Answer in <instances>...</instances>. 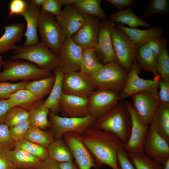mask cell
Returning <instances> with one entry per match:
<instances>
[{"mask_svg": "<svg viewBox=\"0 0 169 169\" xmlns=\"http://www.w3.org/2000/svg\"><path fill=\"white\" fill-rule=\"evenodd\" d=\"M97 168L104 165L118 169L117 156L124 143L115 134L99 130L94 125L81 135Z\"/></svg>", "mask_w": 169, "mask_h": 169, "instance_id": "cell-1", "label": "cell"}, {"mask_svg": "<svg viewBox=\"0 0 169 169\" xmlns=\"http://www.w3.org/2000/svg\"><path fill=\"white\" fill-rule=\"evenodd\" d=\"M94 126L115 134L125 144L129 138L131 127V116L125 102L119 101L110 111L96 119Z\"/></svg>", "mask_w": 169, "mask_h": 169, "instance_id": "cell-2", "label": "cell"}, {"mask_svg": "<svg viewBox=\"0 0 169 169\" xmlns=\"http://www.w3.org/2000/svg\"><path fill=\"white\" fill-rule=\"evenodd\" d=\"M13 53L12 59L26 60L51 72L59 66L58 56L41 42L33 45L16 46Z\"/></svg>", "mask_w": 169, "mask_h": 169, "instance_id": "cell-3", "label": "cell"}, {"mask_svg": "<svg viewBox=\"0 0 169 169\" xmlns=\"http://www.w3.org/2000/svg\"><path fill=\"white\" fill-rule=\"evenodd\" d=\"M0 72V82L28 81L42 79L53 75L52 72L38 68L28 61L7 59L3 61Z\"/></svg>", "mask_w": 169, "mask_h": 169, "instance_id": "cell-4", "label": "cell"}, {"mask_svg": "<svg viewBox=\"0 0 169 169\" xmlns=\"http://www.w3.org/2000/svg\"><path fill=\"white\" fill-rule=\"evenodd\" d=\"M128 73L118 64H103L90 79L96 89L120 91L126 81Z\"/></svg>", "mask_w": 169, "mask_h": 169, "instance_id": "cell-5", "label": "cell"}, {"mask_svg": "<svg viewBox=\"0 0 169 169\" xmlns=\"http://www.w3.org/2000/svg\"><path fill=\"white\" fill-rule=\"evenodd\" d=\"M50 131L55 138L62 139L65 133L73 132L81 135L93 126L96 119L89 114L80 118L60 116L50 111L49 113Z\"/></svg>", "mask_w": 169, "mask_h": 169, "instance_id": "cell-6", "label": "cell"}, {"mask_svg": "<svg viewBox=\"0 0 169 169\" xmlns=\"http://www.w3.org/2000/svg\"><path fill=\"white\" fill-rule=\"evenodd\" d=\"M111 36L117 64L128 73L136 60L138 48L116 25L112 31Z\"/></svg>", "mask_w": 169, "mask_h": 169, "instance_id": "cell-7", "label": "cell"}, {"mask_svg": "<svg viewBox=\"0 0 169 169\" xmlns=\"http://www.w3.org/2000/svg\"><path fill=\"white\" fill-rule=\"evenodd\" d=\"M38 29L41 38L40 42L58 55L65 38L54 16L40 10Z\"/></svg>", "mask_w": 169, "mask_h": 169, "instance_id": "cell-8", "label": "cell"}, {"mask_svg": "<svg viewBox=\"0 0 169 169\" xmlns=\"http://www.w3.org/2000/svg\"><path fill=\"white\" fill-rule=\"evenodd\" d=\"M141 68L136 60L128 73L125 84L119 94L120 100L144 91L158 93L160 76L153 79H144L139 76Z\"/></svg>", "mask_w": 169, "mask_h": 169, "instance_id": "cell-9", "label": "cell"}, {"mask_svg": "<svg viewBox=\"0 0 169 169\" xmlns=\"http://www.w3.org/2000/svg\"><path fill=\"white\" fill-rule=\"evenodd\" d=\"M118 92L107 90L96 89L88 98L90 115L96 120L113 109L120 100Z\"/></svg>", "mask_w": 169, "mask_h": 169, "instance_id": "cell-10", "label": "cell"}, {"mask_svg": "<svg viewBox=\"0 0 169 169\" xmlns=\"http://www.w3.org/2000/svg\"><path fill=\"white\" fill-rule=\"evenodd\" d=\"M125 105L131 116V127L129 138L124 144V149L127 152L143 153L150 125L144 124L140 121L131 102H125Z\"/></svg>", "mask_w": 169, "mask_h": 169, "instance_id": "cell-11", "label": "cell"}, {"mask_svg": "<svg viewBox=\"0 0 169 169\" xmlns=\"http://www.w3.org/2000/svg\"><path fill=\"white\" fill-rule=\"evenodd\" d=\"M131 97L132 105L139 119L143 124L149 125L154 113L161 103L158 93L144 91Z\"/></svg>", "mask_w": 169, "mask_h": 169, "instance_id": "cell-12", "label": "cell"}, {"mask_svg": "<svg viewBox=\"0 0 169 169\" xmlns=\"http://www.w3.org/2000/svg\"><path fill=\"white\" fill-rule=\"evenodd\" d=\"M115 25L107 19L101 21L97 42L94 49L103 64L110 63L117 64L111 36Z\"/></svg>", "mask_w": 169, "mask_h": 169, "instance_id": "cell-13", "label": "cell"}, {"mask_svg": "<svg viewBox=\"0 0 169 169\" xmlns=\"http://www.w3.org/2000/svg\"><path fill=\"white\" fill-rule=\"evenodd\" d=\"M63 140L68 146L79 169L98 168L89 151L84 145L80 134L73 132L65 133Z\"/></svg>", "mask_w": 169, "mask_h": 169, "instance_id": "cell-14", "label": "cell"}, {"mask_svg": "<svg viewBox=\"0 0 169 169\" xmlns=\"http://www.w3.org/2000/svg\"><path fill=\"white\" fill-rule=\"evenodd\" d=\"M63 93L88 98L95 90L91 80L79 71L64 74Z\"/></svg>", "mask_w": 169, "mask_h": 169, "instance_id": "cell-15", "label": "cell"}, {"mask_svg": "<svg viewBox=\"0 0 169 169\" xmlns=\"http://www.w3.org/2000/svg\"><path fill=\"white\" fill-rule=\"evenodd\" d=\"M83 49L71 38H66L59 51V67L64 74L79 71Z\"/></svg>", "mask_w": 169, "mask_h": 169, "instance_id": "cell-16", "label": "cell"}, {"mask_svg": "<svg viewBox=\"0 0 169 169\" xmlns=\"http://www.w3.org/2000/svg\"><path fill=\"white\" fill-rule=\"evenodd\" d=\"M85 14L74 5L65 6L61 14L55 17V20L64 38H71L82 25Z\"/></svg>", "mask_w": 169, "mask_h": 169, "instance_id": "cell-17", "label": "cell"}, {"mask_svg": "<svg viewBox=\"0 0 169 169\" xmlns=\"http://www.w3.org/2000/svg\"><path fill=\"white\" fill-rule=\"evenodd\" d=\"M101 19L85 14L84 22L71 38L77 45L84 48H94L97 42Z\"/></svg>", "mask_w": 169, "mask_h": 169, "instance_id": "cell-18", "label": "cell"}, {"mask_svg": "<svg viewBox=\"0 0 169 169\" xmlns=\"http://www.w3.org/2000/svg\"><path fill=\"white\" fill-rule=\"evenodd\" d=\"M144 153L163 165L169 159V143L149 126L145 143Z\"/></svg>", "mask_w": 169, "mask_h": 169, "instance_id": "cell-19", "label": "cell"}, {"mask_svg": "<svg viewBox=\"0 0 169 169\" xmlns=\"http://www.w3.org/2000/svg\"><path fill=\"white\" fill-rule=\"evenodd\" d=\"M59 110L62 117L80 118L89 115L88 98L63 93L59 103Z\"/></svg>", "mask_w": 169, "mask_h": 169, "instance_id": "cell-20", "label": "cell"}, {"mask_svg": "<svg viewBox=\"0 0 169 169\" xmlns=\"http://www.w3.org/2000/svg\"><path fill=\"white\" fill-rule=\"evenodd\" d=\"M27 3L26 8L21 15L23 17L27 23L26 30L23 34L26 38L23 44L25 46L35 45L39 43L37 30L40 9Z\"/></svg>", "mask_w": 169, "mask_h": 169, "instance_id": "cell-21", "label": "cell"}, {"mask_svg": "<svg viewBox=\"0 0 169 169\" xmlns=\"http://www.w3.org/2000/svg\"><path fill=\"white\" fill-rule=\"evenodd\" d=\"M3 28L4 32L0 37L1 54L13 50L15 44L22 41L25 25L23 23H12L3 26Z\"/></svg>", "mask_w": 169, "mask_h": 169, "instance_id": "cell-22", "label": "cell"}, {"mask_svg": "<svg viewBox=\"0 0 169 169\" xmlns=\"http://www.w3.org/2000/svg\"><path fill=\"white\" fill-rule=\"evenodd\" d=\"M116 26L128 36L138 48L151 40L161 38L163 32L162 28L156 26L141 30L127 27L120 24Z\"/></svg>", "mask_w": 169, "mask_h": 169, "instance_id": "cell-23", "label": "cell"}, {"mask_svg": "<svg viewBox=\"0 0 169 169\" xmlns=\"http://www.w3.org/2000/svg\"><path fill=\"white\" fill-rule=\"evenodd\" d=\"M149 125L169 143V104L161 103L154 113Z\"/></svg>", "mask_w": 169, "mask_h": 169, "instance_id": "cell-24", "label": "cell"}, {"mask_svg": "<svg viewBox=\"0 0 169 169\" xmlns=\"http://www.w3.org/2000/svg\"><path fill=\"white\" fill-rule=\"evenodd\" d=\"M103 64L93 48L83 49L79 71L90 79Z\"/></svg>", "mask_w": 169, "mask_h": 169, "instance_id": "cell-25", "label": "cell"}, {"mask_svg": "<svg viewBox=\"0 0 169 169\" xmlns=\"http://www.w3.org/2000/svg\"><path fill=\"white\" fill-rule=\"evenodd\" d=\"M53 72L55 76L54 82L49 96L44 103L50 111L57 115L59 112V103L63 93L62 82L64 74L59 66Z\"/></svg>", "mask_w": 169, "mask_h": 169, "instance_id": "cell-26", "label": "cell"}, {"mask_svg": "<svg viewBox=\"0 0 169 169\" xmlns=\"http://www.w3.org/2000/svg\"><path fill=\"white\" fill-rule=\"evenodd\" d=\"M6 155L18 169L35 168L41 161L38 157L19 148H15L8 151Z\"/></svg>", "mask_w": 169, "mask_h": 169, "instance_id": "cell-27", "label": "cell"}, {"mask_svg": "<svg viewBox=\"0 0 169 169\" xmlns=\"http://www.w3.org/2000/svg\"><path fill=\"white\" fill-rule=\"evenodd\" d=\"M107 19L113 23L118 22L127 25L130 28H137L143 26L149 28L151 25L141 19L133 12L132 8H127L110 14Z\"/></svg>", "mask_w": 169, "mask_h": 169, "instance_id": "cell-28", "label": "cell"}, {"mask_svg": "<svg viewBox=\"0 0 169 169\" xmlns=\"http://www.w3.org/2000/svg\"><path fill=\"white\" fill-rule=\"evenodd\" d=\"M49 110L41 100L35 106L28 111V119L31 126L38 128L42 130L50 127L48 119Z\"/></svg>", "mask_w": 169, "mask_h": 169, "instance_id": "cell-29", "label": "cell"}, {"mask_svg": "<svg viewBox=\"0 0 169 169\" xmlns=\"http://www.w3.org/2000/svg\"><path fill=\"white\" fill-rule=\"evenodd\" d=\"M7 100L13 107L18 106L28 111L35 106L42 100L25 89L17 91Z\"/></svg>", "mask_w": 169, "mask_h": 169, "instance_id": "cell-30", "label": "cell"}, {"mask_svg": "<svg viewBox=\"0 0 169 169\" xmlns=\"http://www.w3.org/2000/svg\"><path fill=\"white\" fill-rule=\"evenodd\" d=\"M136 60L141 69L153 74L154 77L160 76L157 71L156 59L151 52L146 44L138 48Z\"/></svg>", "mask_w": 169, "mask_h": 169, "instance_id": "cell-31", "label": "cell"}, {"mask_svg": "<svg viewBox=\"0 0 169 169\" xmlns=\"http://www.w3.org/2000/svg\"><path fill=\"white\" fill-rule=\"evenodd\" d=\"M49 157L59 163L72 161L73 156L64 140L56 139L47 149Z\"/></svg>", "mask_w": 169, "mask_h": 169, "instance_id": "cell-32", "label": "cell"}, {"mask_svg": "<svg viewBox=\"0 0 169 169\" xmlns=\"http://www.w3.org/2000/svg\"><path fill=\"white\" fill-rule=\"evenodd\" d=\"M101 0H75L72 4L83 14L103 20L106 19V15L101 7Z\"/></svg>", "mask_w": 169, "mask_h": 169, "instance_id": "cell-33", "label": "cell"}, {"mask_svg": "<svg viewBox=\"0 0 169 169\" xmlns=\"http://www.w3.org/2000/svg\"><path fill=\"white\" fill-rule=\"evenodd\" d=\"M55 79L54 74L51 76L33 80L27 85L25 89L31 92L35 95L42 100L49 94L53 86Z\"/></svg>", "mask_w": 169, "mask_h": 169, "instance_id": "cell-34", "label": "cell"}, {"mask_svg": "<svg viewBox=\"0 0 169 169\" xmlns=\"http://www.w3.org/2000/svg\"><path fill=\"white\" fill-rule=\"evenodd\" d=\"M25 139L47 149L55 140L50 130L44 131L38 128L30 126L24 137Z\"/></svg>", "mask_w": 169, "mask_h": 169, "instance_id": "cell-35", "label": "cell"}, {"mask_svg": "<svg viewBox=\"0 0 169 169\" xmlns=\"http://www.w3.org/2000/svg\"><path fill=\"white\" fill-rule=\"evenodd\" d=\"M161 48L156 59L157 68L160 77L169 79V55L167 49L168 41L161 38Z\"/></svg>", "mask_w": 169, "mask_h": 169, "instance_id": "cell-36", "label": "cell"}, {"mask_svg": "<svg viewBox=\"0 0 169 169\" xmlns=\"http://www.w3.org/2000/svg\"><path fill=\"white\" fill-rule=\"evenodd\" d=\"M135 169H164V166L143 153L127 152Z\"/></svg>", "mask_w": 169, "mask_h": 169, "instance_id": "cell-37", "label": "cell"}, {"mask_svg": "<svg viewBox=\"0 0 169 169\" xmlns=\"http://www.w3.org/2000/svg\"><path fill=\"white\" fill-rule=\"evenodd\" d=\"M15 148L22 149L43 161L48 157L47 149L23 139L15 142Z\"/></svg>", "mask_w": 169, "mask_h": 169, "instance_id": "cell-38", "label": "cell"}, {"mask_svg": "<svg viewBox=\"0 0 169 169\" xmlns=\"http://www.w3.org/2000/svg\"><path fill=\"white\" fill-rule=\"evenodd\" d=\"M169 13V3L167 0H151L145 10L140 16L144 21L148 17L156 14L168 15Z\"/></svg>", "mask_w": 169, "mask_h": 169, "instance_id": "cell-39", "label": "cell"}, {"mask_svg": "<svg viewBox=\"0 0 169 169\" xmlns=\"http://www.w3.org/2000/svg\"><path fill=\"white\" fill-rule=\"evenodd\" d=\"M28 119V110L18 106H14L8 112L4 123L10 128Z\"/></svg>", "mask_w": 169, "mask_h": 169, "instance_id": "cell-40", "label": "cell"}, {"mask_svg": "<svg viewBox=\"0 0 169 169\" xmlns=\"http://www.w3.org/2000/svg\"><path fill=\"white\" fill-rule=\"evenodd\" d=\"M15 148V142L10 135L8 127L4 123L0 124V154L6 155Z\"/></svg>", "mask_w": 169, "mask_h": 169, "instance_id": "cell-41", "label": "cell"}, {"mask_svg": "<svg viewBox=\"0 0 169 169\" xmlns=\"http://www.w3.org/2000/svg\"><path fill=\"white\" fill-rule=\"evenodd\" d=\"M30 81L21 82L11 83L7 81L0 82V99H8L17 91L25 89Z\"/></svg>", "mask_w": 169, "mask_h": 169, "instance_id": "cell-42", "label": "cell"}, {"mask_svg": "<svg viewBox=\"0 0 169 169\" xmlns=\"http://www.w3.org/2000/svg\"><path fill=\"white\" fill-rule=\"evenodd\" d=\"M30 126L28 120L9 128L10 135L12 139L15 142L24 139Z\"/></svg>", "mask_w": 169, "mask_h": 169, "instance_id": "cell-43", "label": "cell"}, {"mask_svg": "<svg viewBox=\"0 0 169 169\" xmlns=\"http://www.w3.org/2000/svg\"><path fill=\"white\" fill-rule=\"evenodd\" d=\"M27 3L24 0H12L10 2L8 6L9 12L7 18L14 15L21 16L24 11Z\"/></svg>", "mask_w": 169, "mask_h": 169, "instance_id": "cell-44", "label": "cell"}, {"mask_svg": "<svg viewBox=\"0 0 169 169\" xmlns=\"http://www.w3.org/2000/svg\"><path fill=\"white\" fill-rule=\"evenodd\" d=\"M62 6L60 0H45L41 7L40 10L55 17L61 14Z\"/></svg>", "mask_w": 169, "mask_h": 169, "instance_id": "cell-45", "label": "cell"}, {"mask_svg": "<svg viewBox=\"0 0 169 169\" xmlns=\"http://www.w3.org/2000/svg\"><path fill=\"white\" fill-rule=\"evenodd\" d=\"M158 96L161 103L169 104V79L160 77Z\"/></svg>", "mask_w": 169, "mask_h": 169, "instance_id": "cell-46", "label": "cell"}, {"mask_svg": "<svg viewBox=\"0 0 169 169\" xmlns=\"http://www.w3.org/2000/svg\"><path fill=\"white\" fill-rule=\"evenodd\" d=\"M117 161L118 169H135L124 148L118 153Z\"/></svg>", "mask_w": 169, "mask_h": 169, "instance_id": "cell-47", "label": "cell"}, {"mask_svg": "<svg viewBox=\"0 0 169 169\" xmlns=\"http://www.w3.org/2000/svg\"><path fill=\"white\" fill-rule=\"evenodd\" d=\"M105 1L113 5L117 10L125 7L128 8L135 7L137 1L135 0H106Z\"/></svg>", "mask_w": 169, "mask_h": 169, "instance_id": "cell-48", "label": "cell"}, {"mask_svg": "<svg viewBox=\"0 0 169 169\" xmlns=\"http://www.w3.org/2000/svg\"><path fill=\"white\" fill-rule=\"evenodd\" d=\"M59 163L48 157L43 161H41L35 169H60Z\"/></svg>", "mask_w": 169, "mask_h": 169, "instance_id": "cell-49", "label": "cell"}, {"mask_svg": "<svg viewBox=\"0 0 169 169\" xmlns=\"http://www.w3.org/2000/svg\"><path fill=\"white\" fill-rule=\"evenodd\" d=\"M12 107L7 99H0V124L4 123L8 112Z\"/></svg>", "mask_w": 169, "mask_h": 169, "instance_id": "cell-50", "label": "cell"}, {"mask_svg": "<svg viewBox=\"0 0 169 169\" xmlns=\"http://www.w3.org/2000/svg\"><path fill=\"white\" fill-rule=\"evenodd\" d=\"M146 44L151 52L157 59L161 48V38L151 40Z\"/></svg>", "mask_w": 169, "mask_h": 169, "instance_id": "cell-51", "label": "cell"}, {"mask_svg": "<svg viewBox=\"0 0 169 169\" xmlns=\"http://www.w3.org/2000/svg\"><path fill=\"white\" fill-rule=\"evenodd\" d=\"M0 169H18L6 155L0 154Z\"/></svg>", "mask_w": 169, "mask_h": 169, "instance_id": "cell-52", "label": "cell"}, {"mask_svg": "<svg viewBox=\"0 0 169 169\" xmlns=\"http://www.w3.org/2000/svg\"><path fill=\"white\" fill-rule=\"evenodd\" d=\"M59 165L60 169H77L72 161L59 163Z\"/></svg>", "mask_w": 169, "mask_h": 169, "instance_id": "cell-53", "label": "cell"}, {"mask_svg": "<svg viewBox=\"0 0 169 169\" xmlns=\"http://www.w3.org/2000/svg\"><path fill=\"white\" fill-rule=\"evenodd\" d=\"M27 2L41 9V7L45 0H28Z\"/></svg>", "mask_w": 169, "mask_h": 169, "instance_id": "cell-54", "label": "cell"}, {"mask_svg": "<svg viewBox=\"0 0 169 169\" xmlns=\"http://www.w3.org/2000/svg\"><path fill=\"white\" fill-rule=\"evenodd\" d=\"M75 0H60L62 6L72 4Z\"/></svg>", "mask_w": 169, "mask_h": 169, "instance_id": "cell-55", "label": "cell"}, {"mask_svg": "<svg viewBox=\"0 0 169 169\" xmlns=\"http://www.w3.org/2000/svg\"><path fill=\"white\" fill-rule=\"evenodd\" d=\"M164 169H169V159L163 165Z\"/></svg>", "mask_w": 169, "mask_h": 169, "instance_id": "cell-56", "label": "cell"}, {"mask_svg": "<svg viewBox=\"0 0 169 169\" xmlns=\"http://www.w3.org/2000/svg\"><path fill=\"white\" fill-rule=\"evenodd\" d=\"M4 61L3 60L2 57L0 56V65H3Z\"/></svg>", "mask_w": 169, "mask_h": 169, "instance_id": "cell-57", "label": "cell"}, {"mask_svg": "<svg viewBox=\"0 0 169 169\" xmlns=\"http://www.w3.org/2000/svg\"><path fill=\"white\" fill-rule=\"evenodd\" d=\"M35 169V168H28V169Z\"/></svg>", "mask_w": 169, "mask_h": 169, "instance_id": "cell-58", "label": "cell"}, {"mask_svg": "<svg viewBox=\"0 0 169 169\" xmlns=\"http://www.w3.org/2000/svg\"><path fill=\"white\" fill-rule=\"evenodd\" d=\"M1 66H2V65H0V68L1 67Z\"/></svg>", "mask_w": 169, "mask_h": 169, "instance_id": "cell-59", "label": "cell"}]
</instances>
